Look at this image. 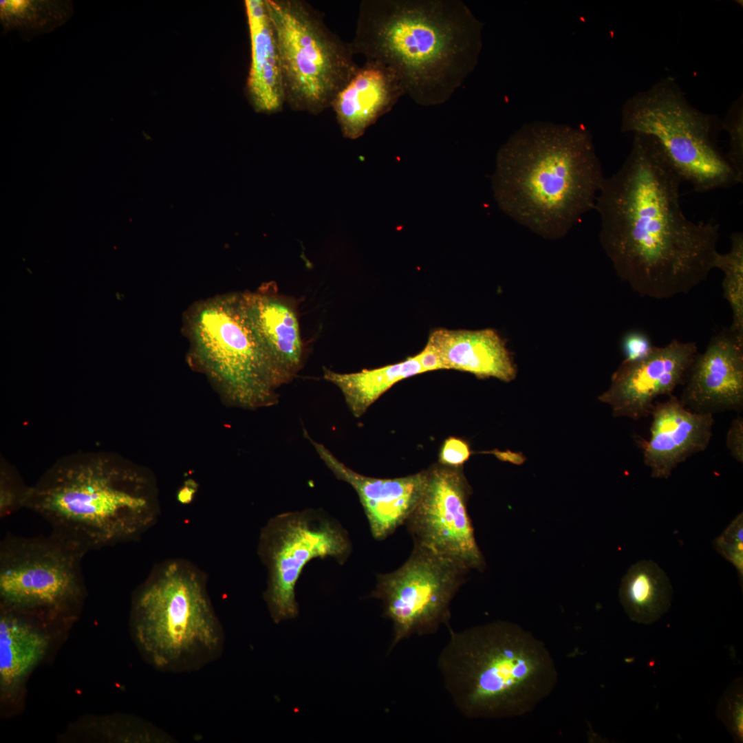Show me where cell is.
<instances>
[{"label":"cell","mask_w":743,"mask_h":743,"mask_svg":"<svg viewBox=\"0 0 743 743\" xmlns=\"http://www.w3.org/2000/svg\"><path fill=\"white\" fill-rule=\"evenodd\" d=\"M697 351L695 342L674 339L665 346H654L641 360H623L598 398L611 407L615 417H648L658 397L673 395L685 382Z\"/></svg>","instance_id":"5bb4252c"},{"label":"cell","mask_w":743,"mask_h":743,"mask_svg":"<svg viewBox=\"0 0 743 743\" xmlns=\"http://www.w3.org/2000/svg\"><path fill=\"white\" fill-rule=\"evenodd\" d=\"M438 356L444 369L469 372L479 378L513 380L516 369L505 342L496 330L436 328L427 343Z\"/></svg>","instance_id":"ffe728a7"},{"label":"cell","mask_w":743,"mask_h":743,"mask_svg":"<svg viewBox=\"0 0 743 743\" xmlns=\"http://www.w3.org/2000/svg\"><path fill=\"white\" fill-rule=\"evenodd\" d=\"M715 550L737 570L739 577L743 576V515L738 514L722 533L713 541Z\"/></svg>","instance_id":"83f0119b"},{"label":"cell","mask_w":743,"mask_h":743,"mask_svg":"<svg viewBox=\"0 0 743 743\" xmlns=\"http://www.w3.org/2000/svg\"><path fill=\"white\" fill-rule=\"evenodd\" d=\"M438 667L457 709L470 718H508L532 711L555 687L558 672L544 643L498 621L451 627Z\"/></svg>","instance_id":"5b68a950"},{"label":"cell","mask_w":743,"mask_h":743,"mask_svg":"<svg viewBox=\"0 0 743 743\" xmlns=\"http://www.w3.org/2000/svg\"><path fill=\"white\" fill-rule=\"evenodd\" d=\"M47 636L30 618L1 608L0 685L3 693L14 692L44 656Z\"/></svg>","instance_id":"7402d4cb"},{"label":"cell","mask_w":743,"mask_h":743,"mask_svg":"<svg viewBox=\"0 0 743 743\" xmlns=\"http://www.w3.org/2000/svg\"><path fill=\"white\" fill-rule=\"evenodd\" d=\"M191 355L233 404L247 409L275 405L277 389L288 382L259 341L243 292L208 299L186 315Z\"/></svg>","instance_id":"52a82bcc"},{"label":"cell","mask_w":743,"mask_h":743,"mask_svg":"<svg viewBox=\"0 0 743 743\" xmlns=\"http://www.w3.org/2000/svg\"><path fill=\"white\" fill-rule=\"evenodd\" d=\"M418 355L420 365L425 373L444 369L438 356L429 345L426 344L425 347Z\"/></svg>","instance_id":"836d02e7"},{"label":"cell","mask_w":743,"mask_h":743,"mask_svg":"<svg viewBox=\"0 0 743 743\" xmlns=\"http://www.w3.org/2000/svg\"><path fill=\"white\" fill-rule=\"evenodd\" d=\"M604 178L589 131L535 121L500 147L493 188L499 208L515 221L558 239L594 208Z\"/></svg>","instance_id":"3957f363"},{"label":"cell","mask_w":743,"mask_h":743,"mask_svg":"<svg viewBox=\"0 0 743 743\" xmlns=\"http://www.w3.org/2000/svg\"><path fill=\"white\" fill-rule=\"evenodd\" d=\"M30 486H27L17 469L5 457L0 460V517L4 518L24 508Z\"/></svg>","instance_id":"4316f807"},{"label":"cell","mask_w":743,"mask_h":743,"mask_svg":"<svg viewBox=\"0 0 743 743\" xmlns=\"http://www.w3.org/2000/svg\"><path fill=\"white\" fill-rule=\"evenodd\" d=\"M68 0H3L0 24L3 33L16 32L23 41L51 32L73 15Z\"/></svg>","instance_id":"d4e9b609"},{"label":"cell","mask_w":743,"mask_h":743,"mask_svg":"<svg viewBox=\"0 0 743 743\" xmlns=\"http://www.w3.org/2000/svg\"><path fill=\"white\" fill-rule=\"evenodd\" d=\"M621 129L654 138L682 181L696 192L742 182L715 144V120L691 105L674 78H665L627 100Z\"/></svg>","instance_id":"ba28073f"},{"label":"cell","mask_w":743,"mask_h":743,"mask_svg":"<svg viewBox=\"0 0 743 743\" xmlns=\"http://www.w3.org/2000/svg\"><path fill=\"white\" fill-rule=\"evenodd\" d=\"M195 492V488L191 484H186L178 493V499L180 502L187 503L189 502L193 494Z\"/></svg>","instance_id":"e575fe53"},{"label":"cell","mask_w":743,"mask_h":743,"mask_svg":"<svg viewBox=\"0 0 743 743\" xmlns=\"http://www.w3.org/2000/svg\"><path fill=\"white\" fill-rule=\"evenodd\" d=\"M24 508L87 552L135 541L159 514L151 476L104 451L58 459L29 486Z\"/></svg>","instance_id":"277c9868"},{"label":"cell","mask_w":743,"mask_h":743,"mask_svg":"<svg viewBox=\"0 0 743 743\" xmlns=\"http://www.w3.org/2000/svg\"><path fill=\"white\" fill-rule=\"evenodd\" d=\"M634 135L629 155L596 198L600 241L617 274L640 297L685 294L714 269L720 225L685 216L681 177L654 138Z\"/></svg>","instance_id":"6da1fadb"},{"label":"cell","mask_w":743,"mask_h":743,"mask_svg":"<svg viewBox=\"0 0 743 743\" xmlns=\"http://www.w3.org/2000/svg\"><path fill=\"white\" fill-rule=\"evenodd\" d=\"M729 138V151L724 154L726 160L743 178V108L740 98L730 109L722 124Z\"/></svg>","instance_id":"f1b7e54d"},{"label":"cell","mask_w":743,"mask_h":743,"mask_svg":"<svg viewBox=\"0 0 743 743\" xmlns=\"http://www.w3.org/2000/svg\"><path fill=\"white\" fill-rule=\"evenodd\" d=\"M469 570L456 561L414 545L395 571L377 577L372 597L380 600L393 625L388 653L412 635L450 628V604Z\"/></svg>","instance_id":"7c38bea8"},{"label":"cell","mask_w":743,"mask_h":743,"mask_svg":"<svg viewBox=\"0 0 743 743\" xmlns=\"http://www.w3.org/2000/svg\"><path fill=\"white\" fill-rule=\"evenodd\" d=\"M86 552L54 532L31 537L7 534L0 544L1 608L29 618L67 614L83 595Z\"/></svg>","instance_id":"30bf717a"},{"label":"cell","mask_w":743,"mask_h":743,"mask_svg":"<svg viewBox=\"0 0 743 743\" xmlns=\"http://www.w3.org/2000/svg\"><path fill=\"white\" fill-rule=\"evenodd\" d=\"M352 550L346 531L319 510L282 513L262 528L258 553L268 570L263 593L276 623L295 618V586L305 566L316 558L344 563Z\"/></svg>","instance_id":"8fae6325"},{"label":"cell","mask_w":743,"mask_h":743,"mask_svg":"<svg viewBox=\"0 0 743 743\" xmlns=\"http://www.w3.org/2000/svg\"><path fill=\"white\" fill-rule=\"evenodd\" d=\"M243 297L259 341L289 383L302 367L304 358L296 301L270 285L243 292Z\"/></svg>","instance_id":"ac0fdd59"},{"label":"cell","mask_w":743,"mask_h":743,"mask_svg":"<svg viewBox=\"0 0 743 743\" xmlns=\"http://www.w3.org/2000/svg\"><path fill=\"white\" fill-rule=\"evenodd\" d=\"M427 472L424 491L405 522L414 545L468 570L482 569L484 558L467 510L471 489L462 467L439 464Z\"/></svg>","instance_id":"4fadbf2b"},{"label":"cell","mask_w":743,"mask_h":743,"mask_svg":"<svg viewBox=\"0 0 743 743\" xmlns=\"http://www.w3.org/2000/svg\"><path fill=\"white\" fill-rule=\"evenodd\" d=\"M250 33L252 63L248 93L255 109L276 113L286 104L280 54L266 1H245Z\"/></svg>","instance_id":"44dd1931"},{"label":"cell","mask_w":743,"mask_h":743,"mask_svg":"<svg viewBox=\"0 0 743 743\" xmlns=\"http://www.w3.org/2000/svg\"><path fill=\"white\" fill-rule=\"evenodd\" d=\"M483 26L460 0H363L350 44L392 69L413 102L436 106L477 66Z\"/></svg>","instance_id":"7a4b0ae2"},{"label":"cell","mask_w":743,"mask_h":743,"mask_svg":"<svg viewBox=\"0 0 743 743\" xmlns=\"http://www.w3.org/2000/svg\"><path fill=\"white\" fill-rule=\"evenodd\" d=\"M305 435L336 478L356 492L374 539L383 540L405 524L424 491L427 470L395 478L365 476L344 464L307 432Z\"/></svg>","instance_id":"2e32d148"},{"label":"cell","mask_w":743,"mask_h":743,"mask_svg":"<svg viewBox=\"0 0 743 743\" xmlns=\"http://www.w3.org/2000/svg\"><path fill=\"white\" fill-rule=\"evenodd\" d=\"M680 400L690 410L714 413L743 407V337L724 328L696 355Z\"/></svg>","instance_id":"9a60e30c"},{"label":"cell","mask_w":743,"mask_h":743,"mask_svg":"<svg viewBox=\"0 0 743 743\" xmlns=\"http://www.w3.org/2000/svg\"><path fill=\"white\" fill-rule=\"evenodd\" d=\"M325 380L341 391L353 416L359 418L383 394L397 383L425 373L418 354L397 363L352 373L323 369Z\"/></svg>","instance_id":"cb8c5ba5"},{"label":"cell","mask_w":743,"mask_h":743,"mask_svg":"<svg viewBox=\"0 0 743 743\" xmlns=\"http://www.w3.org/2000/svg\"><path fill=\"white\" fill-rule=\"evenodd\" d=\"M282 68L286 104L318 115L329 107L359 66L350 43L303 0H267Z\"/></svg>","instance_id":"9c48e42d"},{"label":"cell","mask_w":743,"mask_h":743,"mask_svg":"<svg viewBox=\"0 0 743 743\" xmlns=\"http://www.w3.org/2000/svg\"><path fill=\"white\" fill-rule=\"evenodd\" d=\"M625 361H636L647 356L654 349L649 336L640 330H632L625 334L621 343Z\"/></svg>","instance_id":"1f68e13d"},{"label":"cell","mask_w":743,"mask_h":743,"mask_svg":"<svg viewBox=\"0 0 743 743\" xmlns=\"http://www.w3.org/2000/svg\"><path fill=\"white\" fill-rule=\"evenodd\" d=\"M133 636L148 660L168 672L191 671L221 655L224 632L206 575L183 559L154 567L132 603Z\"/></svg>","instance_id":"8992f818"},{"label":"cell","mask_w":743,"mask_h":743,"mask_svg":"<svg viewBox=\"0 0 743 743\" xmlns=\"http://www.w3.org/2000/svg\"><path fill=\"white\" fill-rule=\"evenodd\" d=\"M404 95L402 84L392 69L366 60L337 94L331 107L343 136L354 140L389 112Z\"/></svg>","instance_id":"d6986e66"},{"label":"cell","mask_w":743,"mask_h":743,"mask_svg":"<svg viewBox=\"0 0 743 743\" xmlns=\"http://www.w3.org/2000/svg\"><path fill=\"white\" fill-rule=\"evenodd\" d=\"M673 589L665 571L654 561L643 559L633 564L623 577L620 601L629 618L649 625L669 609Z\"/></svg>","instance_id":"603a6c76"},{"label":"cell","mask_w":743,"mask_h":743,"mask_svg":"<svg viewBox=\"0 0 743 743\" xmlns=\"http://www.w3.org/2000/svg\"><path fill=\"white\" fill-rule=\"evenodd\" d=\"M471 450L462 439L449 437L442 444L439 453V464L451 467H462L469 460Z\"/></svg>","instance_id":"4dcf8cb0"},{"label":"cell","mask_w":743,"mask_h":743,"mask_svg":"<svg viewBox=\"0 0 743 743\" xmlns=\"http://www.w3.org/2000/svg\"><path fill=\"white\" fill-rule=\"evenodd\" d=\"M721 717L737 740H742V686L733 685L724 695L720 707Z\"/></svg>","instance_id":"f546056e"},{"label":"cell","mask_w":743,"mask_h":743,"mask_svg":"<svg viewBox=\"0 0 743 743\" xmlns=\"http://www.w3.org/2000/svg\"><path fill=\"white\" fill-rule=\"evenodd\" d=\"M731 248L728 252H718L714 268L724 273L722 281L723 297L729 303L732 312V323L729 328L743 337V234L735 232L731 235Z\"/></svg>","instance_id":"484cf974"},{"label":"cell","mask_w":743,"mask_h":743,"mask_svg":"<svg viewBox=\"0 0 743 743\" xmlns=\"http://www.w3.org/2000/svg\"><path fill=\"white\" fill-rule=\"evenodd\" d=\"M650 416L649 440L636 442L652 477L667 479L679 464L709 446L713 414L693 411L671 395L665 402H655Z\"/></svg>","instance_id":"e0dca14e"},{"label":"cell","mask_w":743,"mask_h":743,"mask_svg":"<svg viewBox=\"0 0 743 743\" xmlns=\"http://www.w3.org/2000/svg\"><path fill=\"white\" fill-rule=\"evenodd\" d=\"M726 446L731 456L743 462V418L737 416L731 422L726 433Z\"/></svg>","instance_id":"d6a6232c"}]
</instances>
